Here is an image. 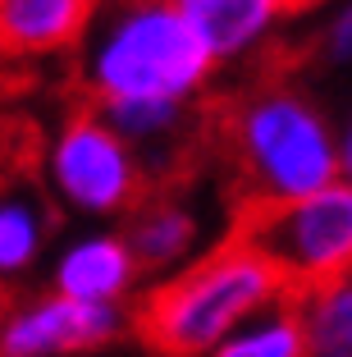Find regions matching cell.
I'll return each instance as SVG.
<instances>
[{"mask_svg":"<svg viewBox=\"0 0 352 357\" xmlns=\"http://www.w3.org/2000/svg\"><path fill=\"white\" fill-rule=\"evenodd\" d=\"M234 192L243 211L311 197L343 178V142L325 105L289 78H266L220 115Z\"/></svg>","mask_w":352,"mask_h":357,"instance_id":"obj_1","label":"cell"},{"mask_svg":"<svg viewBox=\"0 0 352 357\" xmlns=\"http://www.w3.org/2000/svg\"><path fill=\"white\" fill-rule=\"evenodd\" d=\"M73 74L92 105L188 101L197 105L220 64L188 28L174 0H96Z\"/></svg>","mask_w":352,"mask_h":357,"instance_id":"obj_2","label":"cell"},{"mask_svg":"<svg viewBox=\"0 0 352 357\" xmlns=\"http://www.w3.org/2000/svg\"><path fill=\"white\" fill-rule=\"evenodd\" d=\"M293 289L243 234L165 275L133 303L137 335L160 357H211L234 330L289 303Z\"/></svg>","mask_w":352,"mask_h":357,"instance_id":"obj_3","label":"cell"},{"mask_svg":"<svg viewBox=\"0 0 352 357\" xmlns=\"http://www.w3.org/2000/svg\"><path fill=\"white\" fill-rule=\"evenodd\" d=\"M42 183L64 211H78V215H133L151 197L146 165L105 124L101 110H73L51 133Z\"/></svg>","mask_w":352,"mask_h":357,"instance_id":"obj_4","label":"cell"},{"mask_svg":"<svg viewBox=\"0 0 352 357\" xmlns=\"http://www.w3.org/2000/svg\"><path fill=\"white\" fill-rule=\"evenodd\" d=\"M238 234L266 252V261L289 280L293 298L321 289L339 275H352V183L339 178L311 197L243 211Z\"/></svg>","mask_w":352,"mask_h":357,"instance_id":"obj_5","label":"cell"},{"mask_svg":"<svg viewBox=\"0 0 352 357\" xmlns=\"http://www.w3.org/2000/svg\"><path fill=\"white\" fill-rule=\"evenodd\" d=\"M137 330L133 303H78L64 294H37L0 307V357H64L92 353Z\"/></svg>","mask_w":352,"mask_h":357,"instance_id":"obj_6","label":"cell"},{"mask_svg":"<svg viewBox=\"0 0 352 357\" xmlns=\"http://www.w3.org/2000/svg\"><path fill=\"white\" fill-rule=\"evenodd\" d=\"M142 280L133 248L124 229H96L64 243L51 266V289L78 303H133V289Z\"/></svg>","mask_w":352,"mask_h":357,"instance_id":"obj_7","label":"cell"},{"mask_svg":"<svg viewBox=\"0 0 352 357\" xmlns=\"http://www.w3.org/2000/svg\"><path fill=\"white\" fill-rule=\"evenodd\" d=\"M174 5L220 69L257 60L293 14L289 0H174Z\"/></svg>","mask_w":352,"mask_h":357,"instance_id":"obj_8","label":"cell"},{"mask_svg":"<svg viewBox=\"0 0 352 357\" xmlns=\"http://www.w3.org/2000/svg\"><path fill=\"white\" fill-rule=\"evenodd\" d=\"M101 110L105 124L124 137L146 165V174H165L183 165L188 147L197 137V105L188 101H114V105H92Z\"/></svg>","mask_w":352,"mask_h":357,"instance_id":"obj_9","label":"cell"},{"mask_svg":"<svg viewBox=\"0 0 352 357\" xmlns=\"http://www.w3.org/2000/svg\"><path fill=\"white\" fill-rule=\"evenodd\" d=\"M96 0H0V55L46 60L73 55L92 23Z\"/></svg>","mask_w":352,"mask_h":357,"instance_id":"obj_10","label":"cell"},{"mask_svg":"<svg viewBox=\"0 0 352 357\" xmlns=\"http://www.w3.org/2000/svg\"><path fill=\"white\" fill-rule=\"evenodd\" d=\"M124 238L133 248L142 271H183L188 261H197L201 243V215L188 202L151 192L142 206L124 220Z\"/></svg>","mask_w":352,"mask_h":357,"instance_id":"obj_11","label":"cell"},{"mask_svg":"<svg viewBox=\"0 0 352 357\" xmlns=\"http://www.w3.org/2000/svg\"><path fill=\"white\" fill-rule=\"evenodd\" d=\"M51 238V202L28 183L0 188V284L28 275Z\"/></svg>","mask_w":352,"mask_h":357,"instance_id":"obj_12","label":"cell"},{"mask_svg":"<svg viewBox=\"0 0 352 357\" xmlns=\"http://www.w3.org/2000/svg\"><path fill=\"white\" fill-rule=\"evenodd\" d=\"M211 357H311V339H307V326H302L298 298L270 307L243 330H234Z\"/></svg>","mask_w":352,"mask_h":357,"instance_id":"obj_13","label":"cell"},{"mask_svg":"<svg viewBox=\"0 0 352 357\" xmlns=\"http://www.w3.org/2000/svg\"><path fill=\"white\" fill-rule=\"evenodd\" d=\"M311 353H352V275L298 294Z\"/></svg>","mask_w":352,"mask_h":357,"instance_id":"obj_14","label":"cell"},{"mask_svg":"<svg viewBox=\"0 0 352 357\" xmlns=\"http://www.w3.org/2000/svg\"><path fill=\"white\" fill-rule=\"evenodd\" d=\"M316 51H321V60L339 64V69L352 64V0H343L339 10L325 19L321 37H316Z\"/></svg>","mask_w":352,"mask_h":357,"instance_id":"obj_15","label":"cell"},{"mask_svg":"<svg viewBox=\"0 0 352 357\" xmlns=\"http://www.w3.org/2000/svg\"><path fill=\"white\" fill-rule=\"evenodd\" d=\"M339 142H343V178L352 183V115H348V124L339 128Z\"/></svg>","mask_w":352,"mask_h":357,"instance_id":"obj_16","label":"cell"},{"mask_svg":"<svg viewBox=\"0 0 352 357\" xmlns=\"http://www.w3.org/2000/svg\"><path fill=\"white\" fill-rule=\"evenodd\" d=\"M289 5H293V14H298V10H311V5H321V0H289Z\"/></svg>","mask_w":352,"mask_h":357,"instance_id":"obj_17","label":"cell"},{"mask_svg":"<svg viewBox=\"0 0 352 357\" xmlns=\"http://www.w3.org/2000/svg\"><path fill=\"white\" fill-rule=\"evenodd\" d=\"M311 357H352V353H311Z\"/></svg>","mask_w":352,"mask_h":357,"instance_id":"obj_18","label":"cell"}]
</instances>
